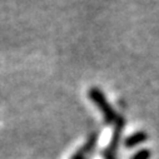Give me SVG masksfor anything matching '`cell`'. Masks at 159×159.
I'll return each instance as SVG.
<instances>
[{
    "instance_id": "obj_1",
    "label": "cell",
    "mask_w": 159,
    "mask_h": 159,
    "mask_svg": "<svg viewBox=\"0 0 159 159\" xmlns=\"http://www.w3.org/2000/svg\"><path fill=\"white\" fill-rule=\"evenodd\" d=\"M89 98L92 99V102L99 108V110L102 111L105 122L108 124H114L116 122V119L119 118V115H116V113L114 111V109L111 108V105L108 103L105 95L102 93L100 89L98 88H92L89 90Z\"/></svg>"
},
{
    "instance_id": "obj_2",
    "label": "cell",
    "mask_w": 159,
    "mask_h": 159,
    "mask_svg": "<svg viewBox=\"0 0 159 159\" xmlns=\"http://www.w3.org/2000/svg\"><path fill=\"white\" fill-rule=\"evenodd\" d=\"M124 125H125V120L119 115L116 122L114 123V133H113L111 140H110L109 145L103 152V158L104 159H116V148H118L119 138H120V134H122V130H123Z\"/></svg>"
},
{
    "instance_id": "obj_3",
    "label": "cell",
    "mask_w": 159,
    "mask_h": 159,
    "mask_svg": "<svg viewBox=\"0 0 159 159\" xmlns=\"http://www.w3.org/2000/svg\"><path fill=\"white\" fill-rule=\"evenodd\" d=\"M97 140H98V134H95V133L92 134L89 137V139L87 140V143L71 157V159H85V155L89 154L93 150V148L97 145Z\"/></svg>"
},
{
    "instance_id": "obj_4",
    "label": "cell",
    "mask_w": 159,
    "mask_h": 159,
    "mask_svg": "<svg viewBox=\"0 0 159 159\" xmlns=\"http://www.w3.org/2000/svg\"><path fill=\"white\" fill-rule=\"evenodd\" d=\"M147 139H148V134H147L145 132H137V133L129 135V137L125 139L124 145H125L127 148H134V147H137V145L144 143Z\"/></svg>"
},
{
    "instance_id": "obj_5",
    "label": "cell",
    "mask_w": 159,
    "mask_h": 159,
    "mask_svg": "<svg viewBox=\"0 0 159 159\" xmlns=\"http://www.w3.org/2000/svg\"><path fill=\"white\" fill-rule=\"evenodd\" d=\"M150 157H152V153L149 149H140L139 152L133 154L130 159H150Z\"/></svg>"
}]
</instances>
